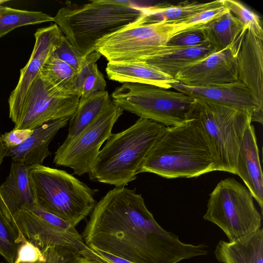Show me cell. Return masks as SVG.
<instances>
[{
    "label": "cell",
    "instance_id": "1",
    "mask_svg": "<svg viewBox=\"0 0 263 263\" xmlns=\"http://www.w3.org/2000/svg\"><path fill=\"white\" fill-rule=\"evenodd\" d=\"M81 235L88 247L134 263H178L209 252L205 244L183 242L163 229L141 195L125 186L96 203Z\"/></svg>",
    "mask_w": 263,
    "mask_h": 263
},
{
    "label": "cell",
    "instance_id": "2",
    "mask_svg": "<svg viewBox=\"0 0 263 263\" xmlns=\"http://www.w3.org/2000/svg\"><path fill=\"white\" fill-rule=\"evenodd\" d=\"M213 171L215 162L208 141L198 121L192 118L182 125L166 126L137 173L173 179Z\"/></svg>",
    "mask_w": 263,
    "mask_h": 263
},
{
    "label": "cell",
    "instance_id": "3",
    "mask_svg": "<svg viewBox=\"0 0 263 263\" xmlns=\"http://www.w3.org/2000/svg\"><path fill=\"white\" fill-rule=\"evenodd\" d=\"M144 7L130 1L97 0L69 4L60 9L54 22L71 45L85 56L96 51L103 39L135 22Z\"/></svg>",
    "mask_w": 263,
    "mask_h": 263
},
{
    "label": "cell",
    "instance_id": "4",
    "mask_svg": "<svg viewBox=\"0 0 263 263\" xmlns=\"http://www.w3.org/2000/svg\"><path fill=\"white\" fill-rule=\"evenodd\" d=\"M165 126L139 118L127 129L111 134L100 149L91 171V180L124 186L135 180L147 155Z\"/></svg>",
    "mask_w": 263,
    "mask_h": 263
},
{
    "label": "cell",
    "instance_id": "5",
    "mask_svg": "<svg viewBox=\"0 0 263 263\" xmlns=\"http://www.w3.org/2000/svg\"><path fill=\"white\" fill-rule=\"evenodd\" d=\"M34 204L76 227L90 214L96 189L65 171L43 165L29 166Z\"/></svg>",
    "mask_w": 263,
    "mask_h": 263
},
{
    "label": "cell",
    "instance_id": "6",
    "mask_svg": "<svg viewBox=\"0 0 263 263\" xmlns=\"http://www.w3.org/2000/svg\"><path fill=\"white\" fill-rule=\"evenodd\" d=\"M252 116L250 110L194 99L190 118L196 119L202 128L214 159L215 171L236 175L239 149Z\"/></svg>",
    "mask_w": 263,
    "mask_h": 263
},
{
    "label": "cell",
    "instance_id": "7",
    "mask_svg": "<svg viewBox=\"0 0 263 263\" xmlns=\"http://www.w3.org/2000/svg\"><path fill=\"white\" fill-rule=\"evenodd\" d=\"M111 97L112 101L123 110L167 127L191 120L194 101V99L177 91L134 83H122Z\"/></svg>",
    "mask_w": 263,
    "mask_h": 263
},
{
    "label": "cell",
    "instance_id": "8",
    "mask_svg": "<svg viewBox=\"0 0 263 263\" xmlns=\"http://www.w3.org/2000/svg\"><path fill=\"white\" fill-rule=\"evenodd\" d=\"M232 241L261 228V215L247 189L233 178L220 181L210 195L203 217Z\"/></svg>",
    "mask_w": 263,
    "mask_h": 263
},
{
    "label": "cell",
    "instance_id": "9",
    "mask_svg": "<svg viewBox=\"0 0 263 263\" xmlns=\"http://www.w3.org/2000/svg\"><path fill=\"white\" fill-rule=\"evenodd\" d=\"M198 25L147 23L140 17L135 22L102 40L96 51L108 62H141L154 48L165 45L174 35Z\"/></svg>",
    "mask_w": 263,
    "mask_h": 263
},
{
    "label": "cell",
    "instance_id": "10",
    "mask_svg": "<svg viewBox=\"0 0 263 263\" xmlns=\"http://www.w3.org/2000/svg\"><path fill=\"white\" fill-rule=\"evenodd\" d=\"M80 97L60 90L40 71L28 88L20 108L10 119L13 129L34 130L52 121L70 118Z\"/></svg>",
    "mask_w": 263,
    "mask_h": 263
},
{
    "label": "cell",
    "instance_id": "11",
    "mask_svg": "<svg viewBox=\"0 0 263 263\" xmlns=\"http://www.w3.org/2000/svg\"><path fill=\"white\" fill-rule=\"evenodd\" d=\"M12 223L18 233V243L30 242L41 250L51 246L72 248L82 254L89 252L76 227L36 204L17 210Z\"/></svg>",
    "mask_w": 263,
    "mask_h": 263
},
{
    "label": "cell",
    "instance_id": "12",
    "mask_svg": "<svg viewBox=\"0 0 263 263\" xmlns=\"http://www.w3.org/2000/svg\"><path fill=\"white\" fill-rule=\"evenodd\" d=\"M123 110L112 100L92 124L71 144L55 152L53 163L71 168L78 176L89 173L103 143L111 135Z\"/></svg>",
    "mask_w": 263,
    "mask_h": 263
},
{
    "label": "cell",
    "instance_id": "13",
    "mask_svg": "<svg viewBox=\"0 0 263 263\" xmlns=\"http://www.w3.org/2000/svg\"><path fill=\"white\" fill-rule=\"evenodd\" d=\"M244 35L227 48L185 66L174 78L182 84L194 87L237 81V55Z\"/></svg>",
    "mask_w": 263,
    "mask_h": 263
},
{
    "label": "cell",
    "instance_id": "14",
    "mask_svg": "<svg viewBox=\"0 0 263 263\" xmlns=\"http://www.w3.org/2000/svg\"><path fill=\"white\" fill-rule=\"evenodd\" d=\"M62 35L55 24L39 28L34 33L35 43L31 55L21 69L18 83L8 99L10 119L20 108L30 84L52 55Z\"/></svg>",
    "mask_w": 263,
    "mask_h": 263
},
{
    "label": "cell",
    "instance_id": "15",
    "mask_svg": "<svg viewBox=\"0 0 263 263\" xmlns=\"http://www.w3.org/2000/svg\"><path fill=\"white\" fill-rule=\"evenodd\" d=\"M263 38L248 29L237 55V81L250 92L258 112L263 110Z\"/></svg>",
    "mask_w": 263,
    "mask_h": 263
},
{
    "label": "cell",
    "instance_id": "16",
    "mask_svg": "<svg viewBox=\"0 0 263 263\" xmlns=\"http://www.w3.org/2000/svg\"><path fill=\"white\" fill-rule=\"evenodd\" d=\"M172 88L193 99L250 110L253 112L252 121L262 123V114L258 112L248 89L238 81L200 87L189 86L177 82Z\"/></svg>",
    "mask_w": 263,
    "mask_h": 263
},
{
    "label": "cell",
    "instance_id": "17",
    "mask_svg": "<svg viewBox=\"0 0 263 263\" xmlns=\"http://www.w3.org/2000/svg\"><path fill=\"white\" fill-rule=\"evenodd\" d=\"M236 175L243 180L262 211L263 178L259 149L253 126L246 127L237 159Z\"/></svg>",
    "mask_w": 263,
    "mask_h": 263
},
{
    "label": "cell",
    "instance_id": "18",
    "mask_svg": "<svg viewBox=\"0 0 263 263\" xmlns=\"http://www.w3.org/2000/svg\"><path fill=\"white\" fill-rule=\"evenodd\" d=\"M70 118H63L45 123L33 130L32 135L21 144L7 148L6 157L12 161L27 166L43 165L51 155L49 145L58 132L65 127Z\"/></svg>",
    "mask_w": 263,
    "mask_h": 263
},
{
    "label": "cell",
    "instance_id": "19",
    "mask_svg": "<svg viewBox=\"0 0 263 263\" xmlns=\"http://www.w3.org/2000/svg\"><path fill=\"white\" fill-rule=\"evenodd\" d=\"M34 204L29 166L12 161L9 174L0 185V205L2 210L12 222V217L17 210Z\"/></svg>",
    "mask_w": 263,
    "mask_h": 263
},
{
    "label": "cell",
    "instance_id": "20",
    "mask_svg": "<svg viewBox=\"0 0 263 263\" xmlns=\"http://www.w3.org/2000/svg\"><path fill=\"white\" fill-rule=\"evenodd\" d=\"M215 52L216 50L210 44L193 47L163 45L154 48L141 62L175 78L185 66Z\"/></svg>",
    "mask_w": 263,
    "mask_h": 263
},
{
    "label": "cell",
    "instance_id": "21",
    "mask_svg": "<svg viewBox=\"0 0 263 263\" xmlns=\"http://www.w3.org/2000/svg\"><path fill=\"white\" fill-rule=\"evenodd\" d=\"M106 72L109 79L119 82L139 83L170 89L178 82L158 69L141 62H108Z\"/></svg>",
    "mask_w": 263,
    "mask_h": 263
},
{
    "label": "cell",
    "instance_id": "22",
    "mask_svg": "<svg viewBox=\"0 0 263 263\" xmlns=\"http://www.w3.org/2000/svg\"><path fill=\"white\" fill-rule=\"evenodd\" d=\"M214 254L220 263H263V230L232 241L220 240Z\"/></svg>",
    "mask_w": 263,
    "mask_h": 263
},
{
    "label": "cell",
    "instance_id": "23",
    "mask_svg": "<svg viewBox=\"0 0 263 263\" xmlns=\"http://www.w3.org/2000/svg\"><path fill=\"white\" fill-rule=\"evenodd\" d=\"M111 101L106 90L80 99L76 110L69 119L67 136L57 150H63L74 142Z\"/></svg>",
    "mask_w": 263,
    "mask_h": 263
},
{
    "label": "cell",
    "instance_id": "24",
    "mask_svg": "<svg viewBox=\"0 0 263 263\" xmlns=\"http://www.w3.org/2000/svg\"><path fill=\"white\" fill-rule=\"evenodd\" d=\"M222 5V0L208 3L185 1L177 5L158 4L144 7L141 18L147 23H178L200 11Z\"/></svg>",
    "mask_w": 263,
    "mask_h": 263
},
{
    "label": "cell",
    "instance_id": "25",
    "mask_svg": "<svg viewBox=\"0 0 263 263\" xmlns=\"http://www.w3.org/2000/svg\"><path fill=\"white\" fill-rule=\"evenodd\" d=\"M248 29L229 11L205 24L203 30L208 43L216 50H222L243 36Z\"/></svg>",
    "mask_w": 263,
    "mask_h": 263
},
{
    "label": "cell",
    "instance_id": "26",
    "mask_svg": "<svg viewBox=\"0 0 263 263\" xmlns=\"http://www.w3.org/2000/svg\"><path fill=\"white\" fill-rule=\"evenodd\" d=\"M101 55L97 51L88 55L87 62L77 73L76 89L81 95L80 99L105 91L106 83L96 63Z\"/></svg>",
    "mask_w": 263,
    "mask_h": 263
},
{
    "label": "cell",
    "instance_id": "27",
    "mask_svg": "<svg viewBox=\"0 0 263 263\" xmlns=\"http://www.w3.org/2000/svg\"><path fill=\"white\" fill-rule=\"evenodd\" d=\"M53 21V16L41 11L22 10L0 5V38L22 26Z\"/></svg>",
    "mask_w": 263,
    "mask_h": 263
},
{
    "label": "cell",
    "instance_id": "28",
    "mask_svg": "<svg viewBox=\"0 0 263 263\" xmlns=\"http://www.w3.org/2000/svg\"><path fill=\"white\" fill-rule=\"evenodd\" d=\"M41 71L60 90L70 95L81 96L76 89L77 72L64 61L52 55Z\"/></svg>",
    "mask_w": 263,
    "mask_h": 263
},
{
    "label": "cell",
    "instance_id": "29",
    "mask_svg": "<svg viewBox=\"0 0 263 263\" xmlns=\"http://www.w3.org/2000/svg\"><path fill=\"white\" fill-rule=\"evenodd\" d=\"M20 245L18 233L0 205V255L9 263H14Z\"/></svg>",
    "mask_w": 263,
    "mask_h": 263
},
{
    "label": "cell",
    "instance_id": "30",
    "mask_svg": "<svg viewBox=\"0 0 263 263\" xmlns=\"http://www.w3.org/2000/svg\"><path fill=\"white\" fill-rule=\"evenodd\" d=\"M223 5L236 16L247 29L263 38V29L260 17L240 2L235 0H222Z\"/></svg>",
    "mask_w": 263,
    "mask_h": 263
},
{
    "label": "cell",
    "instance_id": "31",
    "mask_svg": "<svg viewBox=\"0 0 263 263\" xmlns=\"http://www.w3.org/2000/svg\"><path fill=\"white\" fill-rule=\"evenodd\" d=\"M52 55L64 61L78 72L87 61L88 55L85 56L76 49L62 35Z\"/></svg>",
    "mask_w": 263,
    "mask_h": 263
},
{
    "label": "cell",
    "instance_id": "32",
    "mask_svg": "<svg viewBox=\"0 0 263 263\" xmlns=\"http://www.w3.org/2000/svg\"><path fill=\"white\" fill-rule=\"evenodd\" d=\"M204 24L184 30L172 36L165 45L171 46L193 47L209 44L203 30Z\"/></svg>",
    "mask_w": 263,
    "mask_h": 263
},
{
    "label": "cell",
    "instance_id": "33",
    "mask_svg": "<svg viewBox=\"0 0 263 263\" xmlns=\"http://www.w3.org/2000/svg\"><path fill=\"white\" fill-rule=\"evenodd\" d=\"M229 11L223 5H222L200 11L178 23L191 25L204 24L211 22Z\"/></svg>",
    "mask_w": 263,
    "mask_h": 263
},
{
    "label": "cell",
    "instance_id": "34",
    "mask_svg": "<svg viewBox=\"0 0 263 263\" xmlns=\"http://www.w3.org/2000/svg\"><path fill=\"white\" fill-rule=\"evenodd\" d=\"M82 254L70 248L62 247L55 251L45 261L35 263H76Z\"/></svg>",
    "mask_w": 263,
    "mask_h": 263
},
{
    "label": "cell",
    "instance_id": "35",
    "mask_svg": "<svg viewBox=\"0 0 263 263\" xmlns=\"http://www.w3.org/2000/svg\"><path fill=\"white\" fill-rule=\"evenodd\" d=\"M33 130L28 129H15L5 133L1 138L7 148L15 147L27 140L33 133Z\"/></svg>",
    "mask_w": 263,
    "mask_h": 263
},
{
    "label": "cell",
    "instance_id": "36",
    "mask_svg": "<svg viewBox=\"0 0 263 263\" xmlns=\"http://www.w3.org/2000/svg\"><path fill=\"white\" fill-rule=\"evenodd\" d=\"M92 256L103 263H134L124 258L102 251L93 247H88Z\"/></svg>",
    "mask_w": 263,
    "mask_h": 263
},
{
    "label": "cell",
    "instance_id": "37",
    "mask_svg": "<svg viewBox=\"0 0 263 263\" xmlns=\"http://www.w3.org/2000/svg\"><path fill=\"white\" fill-rule=\"evenodd\" d=\"M76 263H103L96 259L90 252L83 254Z\"/></svg>",
    "mask_w": 263,
    "mask_h": 263
},
{
    "label": "cell",
    "instance_id": "38",
    "mask_svg": "<svg viewBox=\"0 0 263 263\" xmlns=\"http://www.w3.org/2000/svg\"><path fill=\"white\" fill-rule=\"evenodd\" d=\"M7 149L2 142L0 136V170L4 159L6 157Z\"/></svg>",
    "mask_w": 263,
    "mask_h": 263
}]
</instances>
